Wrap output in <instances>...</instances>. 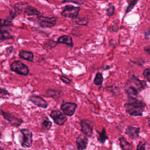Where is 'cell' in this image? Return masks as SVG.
Masks as SVG:
<instances>
[{"label": "cell", "mask_w": 150, "mask_h": 150, "mask_svg": "<svg viewBox=\"0 0 150 150\" xmlns=\"http://www.w3.org/2000/svg\"><path fill=\"white\" fill-rule=\"evenodd\" d=\"M146 81L140 80L133 75L126 82L124 90L129 98H136L141 92L146 88Z\"/></svg>", "instance_id": "6da1fadb"}, {"label": "cell", "mask_w": 150, "mask_h": 150, "mask_svg": "<svg viewBox=\"0 0 150 150\" xmlns=\"http://www.w3.org/2000/svg\"><path fill=\"white\" fill-rule=\"evenodd\" d=\"M145 107L143 101L136 98H129V101L124 105L126 112L130 116L134 117L142 116Z\"/></svg>", "instance_id": "7a4b0ae2"}, {"label": "cell", "mask_w": 150, "mask_h": 150, "mask_svg": "<svg viewBox=\"0 0 150 150\" xmlns=\"http://www.w3.org/2000/svg\"><path fill=\"white\" fill-rule=\"evenodd\" d=\"M10 69L18 75L27 76L29 73V69L25 64L20 61L13 62L10 65Z\"/></svg>", "instance_id": "3957f363"}, {"label": "cell", "mask_w": 150, "mask_h": 150, "mask_svg": "<svg viewBox=\"0 0 150 150\" xmlns=\"http://www.w3.org/2000/svg\"><path fill=\"white\" fill-rule=\"evenodd\" d=\"M20 131L22 134L21 146L23 148H31L33 144L32 132L27 129H22Z\"/></svg>", "instance_id": "277c9868"}, {"label": "cell", "mask_w": 150, "mask_h": 150, "mask_svg": "<svg viewBox=\"0 0 150 150\" xmlns=\"http://www.w3.org/2000/svg\"><path fill=\"white\" fill-rule=\"evenodd\" d=\"M80 125L82 133L87 137H91L94 128V123L92 121L88 119L82 120L80 122Z\"/></svg>", "instance_id": "5b68a950"}, {"label": "cell", "mask_w": 150, "mask_h": 150, "mask_svg": "<svg viewBox=\"0 0 150 150\" xmlns=\"http://www.w3.org/2000/svg\"><path fill=\"white\" fill-rule=\"evenodd\" d=\"M57 18L55 17H48L41 15L36 19L40 26L43 28H51L56 25Z\"/></svg>", "instance_id": "8992f818"}, {"label": "cell", "mask_w": 150, "mask_h": 150, "mask_svg": "<svg viewBox=\"0 0 150 150\" xmlns=\"http://www.w3.org/2000/svg\"><path fill=\"white\" fill-rule=\"evenodd\" d=\"M1 114L5 120L8 121L11 125L13 127H18L24 122L22 119L16 117L10 113L4 112L2 109H1Z\"/></svg>", "instance_id": "52a82bcc"}, {"label": "cell", "mask_w": 150, "mask_h": 150, "mask_svg": "<svg viewBox=\"0 0 150 150\" xmlns=\"http://www.w3.org/2000/svg\"><path fill=\"white\" fill-rule=\"evenodd\" d=\"M81 10V8L78 7H75L70 4L67 5L64 7L62 12V16L66 18H74L78 16V13Z\"/></svg>", "instance_id": "ba28073f"}, {"label": "cell", "mask_w": 150, "mask_h": 150, "mask_svg": "<svg viewBox=\"0 0 150 150\" xmlns=\"http://www.w3.org/2000/svg\"><path fill=\"white\" fill-rule=\"evenodd\" d=\"M66 115L58 110H53L49 114L50 117L53 120L54 122L60 126H63L67 122L68 118Z\"/></svg>", "instance_id": "9c48e42d"}, {"label": "cell", "mask_w": 150, "mask_h": 150, "mask_svg": "<svg viewBox=\"0 0 150 150\" xmlns=\"http://www.w3.org/2000/svg\"><path fill=\"white\" fill-rule=\"evenodd\" d=\"M24 15L26 18L31 20H35V17L37 19L41 16L40 13L36 9L32 6H29L27 4L24 8Z\"/></svg>", "instance_id": "30bf717a"}, {"label": "cell", "mask_w": 150, "mask_h": 150, "mask_svg": "<svg viewBox=\"0 0 150 150\" xmlns=\"http://www.w3.org/2000/svg\"><path fill=\"white\" fill-rule=\"evenodd\" d=\"M77 104L72 102H66L61 105V109L63 113L68 116H71L75 114L77 108Z\"/></svg>", "instance_id": "8fae6325"}, {"label": "cell", "mask_w": 150, "mask_h": 150, "mask_svg": "<svg viewBox=\"0 0 150 150\" xmlns=\"http://www.w3.org/2000/svg\"><path fill=\"white\" fill-rule=\"evenodd\" d=\"M28 100L38 107L46 109L47 108L48 103L45 100L38 95H32L28 98Z\"/></svg>", "instance_id": "7c38bea8"}, {"label": "cell", "mask_w": 150, "mask_h": 150, "mask_svg": "<svg viewBox=\"0 0 150 150\" xmlns=\"http://www.w3.org/2000/svg\"><path fill=\"white\" fill-rule=\"evenodd\" d=\"M140 132V128L129 126L126 128L125 134L133 140H135L139 138Z\"/></svg>", "instance_id": "4fadbf2b"}, {"label": "cell", "mask_w": 150, "mask_h": 150, "mask_svg": "<svg viewBox=\"0 0 150 150\" xmlns=\"http://www.w3.org/2000/svg\"><path fill=\"white\" fill-rule=\"evenodd\" d=\"M77 147V150L86 149L88 144V139L87 137H83L79 135L76 139Z\"/></svg>", "instance_id": "5bb4252c"}, {"label": "cell", "mask_w": 150, "mask_h": 150, "mask_svg": "<svg viewBox=\"0 0 150 150\" xmlns=\"http://www.w3.org/2000/svg\"><path fill=\"white\" fill-rule=\"evenodd\" d=\"M57 42L59 44H65L71 47L74 46L73 39L71 37L68 35H63L59 37L57 39Z\"/></svg>", "instance_id": "9a60e30c"}, {"label": "cell", "mask_w": 150, "mask_h": 150, "mask_svg": "<svg viewBox=\"0 0 150 150\" xmlns=\"http://www.w3.org/2000/svg\"><path fill=\"white\" fill-rule=\"evenodd\" d=\"M18 56L21 59H23L27 61L33 62L34 54L31 52L22 50L19 52Z\"/></svg>", "instance_id": "2e32d148"}, {"label": "cell", "mask_w": 150, "mask_h": 150, "mask_svg": "<svg viewBox=\"0 0 150 150\" xmlns=\"http://www.w3.org/2000/svg\"><path fill=\"white\" fill-rule=\"evenodd\" d=\"M120 145L123 150H131L132 149V144L127 141L123 136H121L119 139Z\"/></svg>", "instance_id": "e0dca14e"}, {"label": "cell", "mask_w": 150, "mask_h": 150, "mask_svg": "<svg viewBox=\"0 0 150 150\" xmlns=\"http://www.w3.org/2000/svg\"><path fill=\"white\" fill-rule=\"evenodd\" d=\"M72 21L75 23L79 25H86L89 23V18L88 17H77L72 18Z\"/></svg>", "instance_id": "ac0fdd59"}, {"label": "cell", "mask_w": 150, "mask_h": 150, "mask_svg": "<svg viewBox=\"0 0 150 150\" xmlns=\"http://www.w3.org/2000/svg\"><path fill=\"white\" fill-rule=\"evenodd\" d=\"M12 39H13V37L10 35L7 31L1 29V32H0V42L1 43H2L4 40Z\"/></svg>", "instance_id": "d6986e66"}, {"label": "cell", "mask_w": 150, "mask_h": 150, "mask_svg": "<svg viewBox=\"0 0 150 150\" xmlns=\"http://www.w3.org/2000/svg\"><path fill=\"white\" fill-rule=\"evenodd\" d=\"M52 124L53 123L52 122L49 120L47 116H46L43 118V121L41 123V126L43 129L45 130H49L52 127Z\"/></svg>", "instance_id": "ffe728a7"}, {"label": "cell", "mask_w": 150, "mask_h": 150, "mask_svg": "<svg viewBox=\"0 0 150 150\" xmlns=\"http://www.w3.org/2000/svg\"><path fill=\"white\" fill-rule=\"evenodd\" d=\"M136 150H150V144L145 141H141L137 145Z\"/></svg>", "instance_id": "44dd1931"}, {"label": "cell", "mask_w": 150, "mask_h": 150, "mask_svg": "<svg viewBox=\"0 0 150 150\" xmlns=\"http://www.w3.org/2000/svg\"><path fill=\"white\" fill-rule=\"evenodd\" d=\"M98 133L99 134L98 141L101 143H105L107 139L108 138V137L107 135L105 128H103V130L101 132H98Z\"/></svg>", "instance_id": "7402d4cb"}, {"label": "cell", "mask_w": 150, "mask_h": 150, "mask_svg": "<svg viewBox=\"0 0 150 150\" xmlns=\"http://www.w3.org/2000/svg\"><path fill=\"white\" fill-rule=\"evenodd\" d=\"M44 44L46 48L51 50L55 48L59 44V43L57 41H55L51 40H48L44 42Z\"/></svg>", "instance_id": "603a6c76"}, {"label": "cell", "mask_w": 150, "mask_h": 150, "mask_svg": "<svg viewBox=\"0 0 150 150\" xmlns=\"http://www.w3.org/2000/svg\"><path fill=\"white\" fill-rule=\"evenodd\" d=\"M104 81V78L103 75L100 73H97L96 75L95 78H94V84L97 86H101Z\"/></svg>", "instance_id": "cb8c5ba5"}, {"label": "cell", "mask_w": 150, "mask_h": 150, "mask_svg": "<svg viewBox=\"0 0 150 150\" xmlns=\"http://www.w3.org/2000/svg\"><path fill=\"white\" fill-rule=\"evenodd\" d=\"M60 93V90H53L50 89L46 91V94L49 97H56L59 96Z\"/></svg>", "instance_id": "d4e9b609"}, {"label": "cell", "mask_w": 150, "mask_h": 150, "mask_svg": "<svg viewBox=\"0 0 150 150\" xmlns=\"http://www.w3.org/2000/svg\"><path fill=\"white\" fill-rule=\"evenodd\" d=\"M0 96H1V98H7L8 97H9L10 93L8 92V91L5 89H3L1 88L0 89Z\"/></svg>", "instance_id": "484cf974"}, {"label": "cell", "mask_w": 150, "mask_h": 150, "mask_svg": "<svg viewBox=\"0 0 150 150\" xmlns=\"http://www.w3.org/2000/svg\"><path fill=\"white\" fill-rule=\"evenodd\" d=\"M73 3L79 5H82L84 4V0H64L63 1L62 3Z\"/></svg>", "instance_id": "4316f807"}, {"label": "cell", "mask_w": 150, "mask_h": 150, "mask_svg": "<svg viewBox=\"0 0 150 150\" xmlns=\"http://www.w3.org/2000/svg\"><path fill=\"white\" fill-rule=\"evenodd\" d=\"M114 7L112 4H111L109 8L107 10V15L108 16H112L114 14Z\"/></svg>", "instance_id": "83f0119b"}, {"label": "cell", "mask_w": 150, "mask_h": 150, "mask_svg": "<svg viewBox=\"0 0 150 150\" xmlns=\"http://www.w3.org/2000/svg\"><path fill=\"white\" fill-rule=\"evenodd\" d=\"M143 74L147 81L150 83V69H144Z\"/></svg>", "instance_id": "f1b7e54d"}, {"label": "cell", "mask_w": 150, "mask_h": 150, "mask_svg": "<svg viewBox=\"0 0 150 150\" xmlns=\"http://www.w3.org/2000/svg\"><path fill=\"white\" fill-rule=\"evenodd\" d=\"M138 1V0H133L131 3H129V6H128L127 8V11H126V14L128 12H129L130 11H131V10L134 7L135 4H136V3Z\"/></svg>", "instance_id": "f546056e"}, {"label": "cell", "mask_w": 150, "mask_h": 150, "mask_svg": "<svg viewBox=\"0 0 150 150\" xmlns=\"http://www.w3.org/2000/svg\"><path fill=\"white\" fill-rule=\"evenodd\" d=\"M12 23L10 21H8V20H3L1 19V27H2L3 26H11L12 25Z\"/></svg>", "instance_id": "4dcf8cb0"}, {"label": "cell", "mask_w": 150, "mask_h": 150, "mask_svg": "<svg viewBox=\"0 0 150 150\" xmlns=\"http://www.w3.org/2000/svg\"><path fill=\"white\" fill-rule=\"evenodd\" d=\"M58 76L60 77V79L63 81V83H64L66 84H70L71 83V80L69 79L68 78L64 76H61V75H58Z\"/></svg>", "instance_id": "1f68e13d"}, {"label": "cell", "mask_w": 150, "mask_h": 150, "mask_svg": "<svg viewBox=\"0 0 150 150\" xmlns=\"http://www.w3.org/2000/svg\"><path fill=\"white\" fill-rule=\"evenodd\" d=\"M13 47H8L7 48V51H6V52H7V53L8 54H10L12 52V51H13Z\"/></svg>", "instance_id": "d6a6232c"}, {"label": "cell", "mask_w": 150, "mask_h": 150, "mask_svg": "<svg viewBox=\"0 0 150 150\" xmlns=\"http://www.w3.org/2000/svg\"><path fill=\"white\" fill-rule=\"evenodd\" d=\"M144 50H145V51L150 55V46L145 47V48H144Z\"/></svg>", "instance_id": "836d02e7"}, {"label": "cell", "mask_w": 150, "mask_h": 150, "mask_svg": "<svg viewBox=\"0 0 150 150\" xmlns=\"http://www.w3.org/2000/svg\"><path fill=\"white\" fill-rule=\"evenodd\" d=\"M148 124H149V127L150 128V117L149 118V120H148Z\"/></svg>", "instance_id": "e575fe53"}, {"label": "cell", "mask_w": 150, "mask_h": 150, "mask_svg": "<svg viewBox=\"0 0 150 150\" xmlns=\"http://www.w3.org/2000/svg\"><path fill=\"white\" fill-rule=\"evenodd\" d=\"M0 150H4V149H3V148H2V147H1V149H0Z\"/></svg>", "instance_id": "d590c367"}, {"label": "cell", "mask_w": 150, "mask_h": 150, "mask_svg": "<svg viewBox=\"0 0 150 150\" xmlns=\"http://www.w3.org/2000/svg\"><path fill=\"white\" fill-rule=\"evenodd\" d=\"M149 11H150V8H149Z\"/></svg>", "instance_id": "8d00e7d4"}, {"label": "cell", "mask_w": 150, "mask_h": 150, "mask_svg": "<svg viewBox=\"0 0 150 150\" xmlns=\"http://www.w3.org/2000/svg\"><path fill=\"white\" fill-rule=\"evenodd\" d=\"M47 1H48V0H47Z\"/></svg>", "instance_id": "74e56055"}]
</instances>
